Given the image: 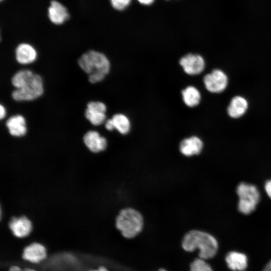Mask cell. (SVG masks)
Returning <instances> with one entry per match:
<instances>
[{
	"label": "cell",
	"instance_id": "1",
	"mask_svg": "<svg viewBox=\"0 0 271 271\" xmlns=\"http://www.w3.org/2000/svg\"><path fill=\"white\" fill-rule=\"evenodd\" d=\"M182 246L187 252L198 249L199 256L204 259L213 258L216 254L218 243L216 238L210 234L198 230H192L184 236Z\"/></svg>",
	"mask_w": 271,
	"mask_h": 271
},
{
	"label": "cell",
	"instance_id": "2",
	"mask_svg": "<svg viewBox=\"0 0 271 271\" xmlns=\"http://www.w3.org/2000/svg\"><path fill=\"white\" fill-rule=\"evenodd\" d=\"M78 64L80 68L88 74V80L92 84L103 80L110 69V64L107 57L94 50L82 54L78 60Z\"/></svg>",
	"mask_w": 271,
	"mask_h": 271
},
{
	"label": "cell",
	"instance_id": "3",
	"mask_svg": "<svg viewBox=\"0 0 271 271\" xmlns=\"http://www.w3.org/2000/svg\"><path fill=\"white\" fill-rule=\"evenodd\" d=\"M115 225L123 237L132 238L142 231L144 219L138 211L133 208H126L121 210L117 216Z\"/></svg>",
	"mask_w": 271,
	"mask_h": 271
},
{
	"label": "cell",
	"instance_id": "4",
	"mask_svg": "<svg viewBox=\"0 0 271 271\" xmlns=\"http://www.w3.org/2000/svg\"><path fill=\"white\" fill-rule=\"evenodd\" d=\"M236 193L239 198L238 211L245 215L252 213L260 200V194L257 187L252 184L242 182L237 186Z\"/></svg>",
	"mask_w": 271,
	"mask_h": 271
},
{
	"label": "cell",
	"instance_id": "5",
	"mask_svg": "<svg viewBox=\"0 0 271 271\" xmlns=\"http://www.w3.org/2000/svg\"><path fill=\"white\" fill-rule=\"evenodd\" d=\"M44 91L43 79L40 75L35 73L22 87L12 92V97L17 101H32L41 97Z\"/></svg>",
	"mask_w": 271,
	"mask_h": 271
},
{
	"label": "cell",
	"instance_id": "6",
	"mask_svg": "<svg viewBox=\"0 0 271 271\" xmlns=\"http://www.w3.org/2000/svg\"><path fill=\"white\" fill-rule=\"evenodd\" d=\"M203 82L206 89L211 93H219L226 88L228 79L224 72L220 69H214L207 74L203 78Z\"/></svg>",
	"mask_w": 271,
	"mask_h": 271
},
{
	"label": "cell",
	"instance_id": "7",
	"mask_svg": "<svg viewBox=\"0 0 271 271\" xmlns=\"http://www.w3.org/2000/svg\"><path fill=\"white\" fill-rule=\"evenodd\" d=\"M106 109L105 104L102 102L90 101L87 104L84 115L92 125H100L105 121Z\"/></svg>",
	"mask_w": 271,
	"mask_h": 271
},
{
	"label": "cell",
	"instance_id": "8",
	"mask_svg": "<svg viewBox=\"0 0 271 271\" xmlns=\"http://www.w3.org/2000/svg\"><path fill=\"white\" fill-rule=\"evenodd\" d=\"M179 63L186 73L196 75L202 73L205 68V61L200 55L188 54L182 57Z\"/></svg>",
	"mask_w": 271,
	"mask_h": 271
},
{
	"label": "cell",
	"instance_id": "9",
	"mask_svg": "<svg viewBox=\"0 0 271 271\" xmlns=\"http://www.w3.org/2000/svg\"><path fill=\"white\" fill-rule=\"evenodd\" d=\"M9 226L13 234L19 238L28 236L32 229L31 220L25 216L13 217L9 223Z\"/></svg>",
	"mask_w": 271,
	"mask_h": 271
},
{
	"label": "cell",
	"instance_id": "10",
	"mask_svg": "<svg viewBox=\"0 0 271 271\" xmlns=\"http://www.w3.org/2000/svg\"><path fill=\"white\" fill-rule=\"evenodd\" d=\"M83 141L86 147L93 153L104 151L107 145L106 139L95 130L86 132L83 136Z\"/></svg>",
	"mask_w": 271,
	"mask_h": 271
},
{
	"label": "cell",
	"instance_id": "11",
	"mask_svg": "<svg viewBox=\"0 0 271 271\" xmlns=\"http://www.w3.org/2000/svg\"><path fill=\"white\" fill-rule=\"evenodd\" d=\"M6 125L10 134L13 137H23L27 132L26 119L21 114L10 117L6 122Z\"/></svg>",
	"mask_w": 271,
	"mask_h": 271
},
{
	"label": "cell",
	"instance_id": "12",
	"mask_svg": "<svg viewBox=\"0 0 271 271\" xmlns=\"http://www.w3.org/2000/svg\"><path fill=\"white\" fill-rule=\"evenodd\" d=\"M15 56L16 60L19 63L23 65L29 64L36 60L37 53L31 45L22 43L17 47Z\"/></svg>",
	"mask_w": 271,
	"mask_h": 271
},
{
	"label": "cell",
	"instance_id": "13",
	"mask_svg": "<svg viewBox=\"0 0 271 271\" xmlns=\"http://www.w3.org/2000/svg\"><path fill=\"white\" fill-rule=\"evenodd\" d=\"M22 257L31 262L38 263L46 257V248L40 243H32L24 248Z\"/></svg>",
	"mask_w": 271,
	"mask_h": 271
},
{
	"label": "cell",
	"instance_id": "14",
	"mask_svg": "<svg viewBox=\"0 0 271 271\" xmlns=\"http://www.w3.org/2000/svg\"><path fill=\"white\" fill-rule=\"evenodd\" d=\"M203 147V144L202 140L196 136L184 139L181 142L179 146L181 153L187 157L199 154Z\"/></svg>",
	"mask_w": 271,
	"mask_h": 271
},
{
	"label": "cell",
	"instance_id": "15",
	"mask_svg": "<svg viewBox=\"0 0 271 271\" xmlns=\"http://www.w3.org/2000/svg\"><path fill=\"white\" fill-rule=\"evenodd\" d=\"M248 107V102L244 97L235 96L230 100L227 108V112L231 118H238L245 114Z\"/></svg>",
	"mask_w": 271,
	"mask_h": 271
},
{
	"label": "cell",
	"instance_id": "16",
	"mask_svg": "<svg viewBox=\"0 0 271 271\" xmlns=\"http://www.w3.org/2000/svg\"><path fill=\"white\" fill-rule=\"evenodd\" d=\"M48 17L53 23L60 25L68 19L69 14L66 8L62 4L52 1L48 9Z\"/></svg>",
	"mask_w": 271,
	"mask_h": 271
},
{
	"label": "cell",
	"instance_id": "17",
	"mask_svg": "<svg viewBox=\"0 0 271 271\" xmlns=\"http://www.w3.org/2000/svg\"><path fill=\"white\" fill-rule=\"evenodd\" d=\"M225 261L228 267L233 271H244L247 267L246 255L237 251H230L225 257Z\"/></svg>",
	"mask_w": 271,
	"mask_h": 271
},
{
	"label": "cell",
	"instance_id": "18",
	"mask_svg": "<svg viewBox=\"0 0 271 271\" xmlns=\"http://www.w3.org/2000/svg\"><path fill=\"white\" fill-rule=\"evenodd\" d=\"M183 101L185 104L190 107L198 105L201 100V94L196 87L189 86L182 91Z\"/></svg>",
	"mask_w": 271,
	"mask_h": 271
},
{
	"label": "cell",
	"instance_id": "19",
	"mask_svg": "<svg viewBox=\"0 0 271 271\" xmlns=\"http://www.w3.org/2000/svg\"><path fill=\"white\" fill-rule=\"evenodd\" d=\"M114 129H116L122 134H126L129 131L130 121L126 116L121 113H117L111 118Z\"/></svg>",
	"mask_w": 271,
	"mask_h": 271
},
{
	"label": "cell",
	"instance_id": "20",
	"mask_svg": "<svg viewBox=\"0 0 271 271\" xmlns=\"http://www.w3.org/2000/svg\"><path fill=\"white\" fill-rule=\"evenodd\" d=\"M34 73L28 69H23L16 72L12 77L11 82L16 89L22 87L31 79Z\"/></svg>",
	"mask_w": 271,
	"mask_h": 271
},
{
	"label": "cell",
	"instance_id": "21",
	"mask_svg": "<svg viewBox=\"0 0 271 271\" xmlns=\"http://www.w3.org/2000/svg\"><path fill=\"white\" fill-rule=\"evenodd\" d=\"M190 271H213L211 266L204 259L199 258L190 264Z\"/></svg>",
	"mask_w": 271,
	"mask_h": 271
},
{
	"label": "cell",
	"instance_id": "22",
	"mask_svg": "<svg viewBox=\"0 0 271 271\" xmlns=\"http://www.w3.org/2000/svg\"><path fill=\"white\" fill-rule=\"evenodd\" d=\"M112 6L115 9L121 11L125 9L131 0H110Z\"/></svg>",
	"mask_w": 271,
	"mask_h": 271
},
{
	"label": "cell",
	"instance_id": "23",
	"mask_svg": "<svg viewBox=\"0 0 271 271\" xmlns=\"http://www.w3.org/2000/svg\"><path fill=\"white\" fill-rule=\"evenodd\" d=\"M264 189L267 196L271 199V179L265 182Z\"/></svg>",
	"mask_w": 271,
	"mask_h": 271
},
{
	"label": "cell",
	"instance_id": "24",
	"mask_svg": "<svg viewBox=\"0 0 271 271\" xmlns=\"http://www.w3.org/2000/svg\"><path fill=\"white\" fill-rule=\"evenodd\" d=\"M9 271H36V270L33 269H31V268H28L22 269L18 266L14 265V266H11L10 268Z\"/></svg>",
	"mask_w": 271,
	"mask_h": 271
},
{
	"label": "cell",
	"instance_id": "25",
	"mask_svg": "<svg viewBox=\"0 0 271 271\" xmlns=\"http://www.w3.org/2000/svg\"><path fill=\"white\" fill-rule=\"evenodd\" d=\"M105 127L107 130L109 131H111L114 129L113 125L111 118L108 119L105 122Z\"/></svg>",
	"mask_w": 271,
	"mask_h": 271
},
{
	"label": "cell",
	"instance_id": "26",
	"mask_svg": "<svg viewBox=\"0 0 271 271\" xmlns=\"http://www.w3.org/2000/svg\"><path fill=\"white\" fill-rule=\"evenodd\" d=\"M7 111L5 107L2 104L0 105V118L3 119L6 115Z\"/></svg>",
	"mask_w": 271,
	"mask_h": 271
},
{
	"label": "cell",
	"instance_id": "27",
	"mask_svg": "<svg viewBox=\"0 0 271 271\" xmlns=\"http://www.w3.org/2000/svg\"><path fill=\"white\" fill-rule=\"evenodd\" d=\"M141 4L145 5L152 4L155 0H138Z\"/></svg>",
	"mask_w": 271,
	"mask_h": 271
},
{
	"label": "cell",
	"instance_id": "28",
	"mask_svg": "<svg viewBox=\"0 0 271 271\" xmlns=\"http://www.w3.org/2000/svg\"><path fill=\"white\" fill-rule=\"evenodd\" d=\"M263 271H271V260L265 265Z\"/></svg>",
	"mask_w": 271,
	"mask_h": 271
},
{
	"label": "cell",
	"instance_id": "29",
	"mask_svg": "<svg viewBox=\"0 0 271 271\" xmlns=\"http://www.w3.org/2000/svg\"><path fill=\"white\" fill-rule=\"evenodd\" d=\"M89 271H108V270L104 266H100L97 269L90 270Z\"/></svg>",
	"mask_w": 271,
	"mask_h": 271
},
{
	"label": "cell",
	"instance_id": "30",
	"mask_svg": "<svg viewBox=\"0 0 271 271\" xmlns=\"http://www.w3.org/2000/svg\"><path fill=\"white\" fill-rule=\"evenodd\" d=\"M159 271H166V270L164 269H160Z\"/></svg>",
	"mask_w": 271,
	"mask_h": 271
},
{
	"label": "cell",
	"instance_id": "31",
	"mask_svg": "<svg viewBox=\"0 0 271 271\" xmlns=\"http://www.w3.org/2000/svg\"><path fill=\"white\" fill-rule=\"evenodd\" d=\"M1 1H3V0H1Z\"/></svg>",
	"mask_w": 271,
	"mask_h": 271
}]
</instances>
